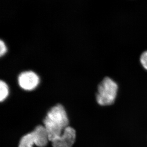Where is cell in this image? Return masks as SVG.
I'll list each match as a JSON object with an SVG mask.
<instances>
[{"instance_id":"6da1fadb","label":"cell","mask_w":147,"mask_h":147,"mask_svg":"<svg viewBox=\"0 0 147 147\" xmlns=\"http://www.w3.org/2000/svg\"><path fill=\"white\" fill-rule=\"evenodd\" d=\"M49 140L52 142L61 136L69 126V118L64 107L58 104L50 109L43 120Z\"/></svg>"},{"instance_id":"7a4b0ae2","label":"cell","mask_w":147,"mask_h":147,"mask_svg":"<svg viewBox=\"0 0 147 147\" xmlns=\"http://www.w3.org/2000/svg\"><path fill=\"white\" fill-rule=\"evenodd\" d=\"M118 84L112 78L106 76L98 84L95 98L100 107H108L115 103L118 96Z\"/></svg>"},{"instance_id":"3957f363","label":"cell","mask_w":147,"mask_h":147,"mask_svg":"<svg viewBox=\"0 0 147 147\" xmlns=\"http://www.w3.org/2000/svg\"><path fill=\"white\" fill-rule=\"evenodd\" d=\"M19 85L22 88L27 91H31L36 88L40 83V78L33 71H25L18 76Z\"/></svg>"},{"instance_id":"277c9868","label":"cell","mask_w":147,"mask_h":147,"mask_svg":"<svg viewBox=\"0 0 147 147\" xmlns=\"http://www.w3.org/2000/svg\"><path fill=\"white\" fill-rule=\"evenodd\" d=\"M76 139L75 129L70 126L66 128L62 134L51 142L53 147H72Z\"/></svg>"},{"instance_id":"5b68a950","label":"cell","mask_w":147,"mask_h":147,"mask_svg":"<svg viewBox=\"0 0 147 147\" xmlns=\"http://www.w3.org/2000/svg\"><path fill=\"white\" fill-rule=\"evenodd\" d=\"M36 140L35 146L38 147H45L50 142L47 131L44 126L39 125L32 131Z\"/></svg>"},{"instance_id":"8992f818","label":"cell","mask_w":147,"mask_h":147,"mask_svg":"<svg viewBox=\"0 0 147 147\" xmlns=\"http://www.w3.org/2000/svg\"><path fill=\"white\" fill-rule=\"evenodd\" d=\"M36 144V140L33 132L24 135L20 140L18 147H33Z\"/></svg>"},{"instance_id":"52a82bcc","label":"cell","mask_w":147,"mask_h":147,"mask_svg":"<svg viewBox=\"0 0 147 147\" xmlns=\"http://www.w3.org/2000/svg\"><path fill=\"white\" fill-rule=\"evenodd\" d=\"M9 95V88L7 84L3 81L0 82V101L3 102L7 98Z\"/></svg>"},{"instance_id":"ba28073f","label":"cell","mask_w":147,"mask_h":147,"mask_svg":"<svg viewBox=\"0 0 147 147\" xmlns=\"http://www.w3.org/2000/svg\"><path fill=\"white\" fill-rule=\"evenodd\" d=\"M140 60L142 67L147 71V50L142 53Z\"/></svg>"},{"instance_id":"9c48e42d","label":"cell","mask_w":147,"mask_h":147,"mask_svg":"<svg viewBox=\"0 0 147 147\" xmlns=\"http://www.w3.org/2000/svg\"><path fill=\"white\" fill-rule=\"evenodd\" d=\"M0 47H1L0 56L1 57L3 56H4L7 52V48L4 42L2 40H1V42H0Z\"/></svg>"}]
</instances>
